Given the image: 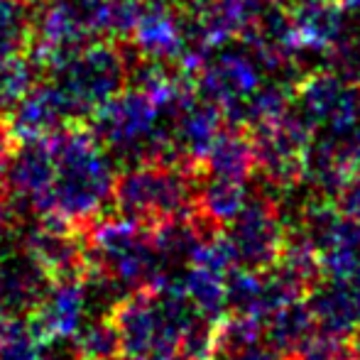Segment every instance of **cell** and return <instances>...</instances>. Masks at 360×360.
<instances>
[{
  "label": "cell",
  "mask_w": 360,
  "mask_h": 360,
  "mask_svg": "<svg viewBox=\"0 0 360 360\" xmlns=\"http://www.w3.org/2000/svg\"><path fill=\"white\" fill-rule=\"evenodd\" d=\"M52 285L49 272L25 248L0 252V304L13 319L30 316Z\"/></svg>",
  "instance_id": "5bb4252c"
},
{
  "label": "cell",
  "mask_w": 360,
  "mask_h": 360,
  "mask_svg": "<svg viewBox=\"0 0 360 360\" xmlns=\"http://www.w3.org/2000/svg\"><path fill=\"white\" fill-rule=\"evenodd\" d=\"M39 67L32 59H0V115L10 113L25 94L37 84Z\"/></svg>",
  "instance_id": "d4e9b609"
},
{
  "label": "cell",
  "mask_w": 360,
  "mask_h": 360,
  "mask_svg": "<svg viewBox=\"0 0 360 360\" xmlns=\"http://www.w3.org/2000/svg\"><path fill=\"white\" fill-rule=\"evenodd\" d=\"M226 277L221 272L206 270V267L191 265L184 272V277L179 282L184 297L189 299V304L206 319H214L221 321L223 311L228 307V287H226Z\"/></svg>",
  "instance_id": "44dd1931"
},
{
  "label": "cell",
  "mask_w": 360,
  "mask_h": 360,
  "mask_svg": "<svg viewBox=\"0 0 360 360\" xmlns=\"http://www.w3.org/2000/svg\"><path fill=\"white\" fill-rule=\"evenodd\" d=\"M15 143H18V138H15L13 128H10V123L5 120V115H0V179H3L10 157H13Z\"/></svg>",
  "instance_id": "f1b7e54d"
},
{
  "label": "cell",
  "mask_w": 360,
  "mask_h": 360,
  "mask_svg": "<svg viewBox=\"0 0 360 360\" xmlns=\"http://www.w3.org/2000/svg\"><path fill=\"white\" fill-rule=\"evenodd\" d=\"M130 42L143 57L179 64L184 49L179 8L169 0H143L138 22L130 32Z\"/></svg>",
  "instance_id": "9a60e30c"
},
{
  "label": "cell",
  "mask_w": 360,
  "mask_h": 360,
  "mask_svg": "<svg viewBox=\"0 0 360 360\" xmlns=\"http://www.w3.org/2000/svg\"><path fill=\"white\" fill-rule=\"evenodd\" d=\"M292 25L297 34V49L302 67L307 59L316 57L326 62V54L346 34L351 15L338 0H307L292 3Z\"/></svg>",
  "instance_id": "4fadbf2b"
},
{
  "label": "cell",
  "mask_w": 360,
  "mask_h": 360,
  "mask_svg": "<svg viewBox=\"0 0 360 360\" xmlns=\"http://www.w3.org/2000/svg\"><path fill=\"white\" fill-rule=\"evenodd\" d=\"M294 360H351L346 336L314 326L302 343L292 351Z\"/></svg>",
  "instance_id": "484cf974"
},
{
  "label": "cell",
  "mask_w": 360,
  "mask_h": 360,
  "mask_svg": "<svg viewBox=\"0 0 360 360\" xmlns=\"http://www.w3.org/2000/svg\"><path fill=\"white\" fill-rule=\"evenodd\" d=\"M54 174L42 216L86 228L113 201L115 162L94 138L89 125L67 123L49 135Z\"/></svg>",
  "instance_id": "6da1fadb"
},
{
  "label": "cell",
  "mask_w": 360,
  "mask_h": 360,
  "mask_svg": "<svg viewBox=\"0 0 360 360\" xmlns=\"http://www.w3.org/2000/svg\"><path fill=\"white\" fill-rule=\"evenodd\" d=\"M314 326L316 323H314V316L309 311V304L297 299V302H289L277 309L275 314H270V323L265 326V331L272 346L292 356V351L307 338V333Z\"/></svg>",
  "instance_id": "603a6c76"
},
{
  "label": "cell",
  "mask_w": 360,
  "mask_h": 360,
  "mask_svg": "<svg viewBox=\"0 0 360 360\" xmlns=\"http://www.w3.org/2000/svg\"><path fill=\"white\" fill-rule=\"evenodd\" d=\"M169 108L152 101L140 89L125 86L118 96L101 105L86 125L115 165L176 162L167 130Z\"/></svg>",
  "instance_id": "3957f363"
},
{
  "label": "cell",
  "mask_w": 360,
  "mask_h": 360,
  "mask_svg": "<svg viewBox=\"0 0 360 360\" xmlns=\"http://www.w3.org/2000/svg\"><path fill=\"white\" fill-rule=\"evenodd\" d=\"M69 353L74 360H123L120 336L108 314L81 323V328L72 336Z\"/></svg>",
  "instance_id": "7402d4cb"
},
{
  "label": "cell",
  "mask_w": 360,
  "mask_h": 360,
  "mask_svg": "<svg viewBox=\"0 0 360 360\" xmlns=\"http://www.w3.org/2000/svg\"><path fill=\"white\" fill-rule=\"evenodd\" d=\"M226 238L236 262L250 270H270L285 250L287 231L275 204L265 196H250L236 218L228 221Z\"/></svg>",
  "instance_id": "30bf717a"
},
{
  "label": "cell",
  "mask_w": 360,
  "mask_h": 360,
  "mask_svg": "<svg viewBox=\"0 0 360 360\" xmlns=\"http://www.w3.org/2000/svg\"><path fill=\"white\" fill-rule=\"evenodd\" d=\"M351 360H360V326L353 331V338H351Z\"/></svg>",
  "instance_id": "1f68e13d"
},
{
  "label": "cell",
  "mask_w": 360,
  "mask_h": 360,
  "mask_svg": "<svg viewBox=\"0 0 360 360\" xmlns=\"http://www.w3.org/2000/svg\"><path fill=\"white\" fill-rule=\"evenodd\" d=\"M34 0H0V59L25 57L34 42Z\"/></svg>",
  "instance_id": "d6986e66"
},
{
  "label": "cell",
  "mask_w": 360,
  "mask_h": 360,
  "mask_svg": "<svg viewBox=\"0 0 360 360\" xmlns=\"http://www.w3.org/2000/svg\"><path fill=\"white\" fill-rule=\"evenodd\" d=\"M218 358H223V360H285L280 348L265 346V343H260V341L250 343V346L236 348V351H226Z\"/></svg>",
  "instance_id": "83f0119b"
},
{
  "label": "cell",
  "mask_w": 360,
  "mask_h": 360,
  "mask_svg": "<svg viewBox=\"0 0 360 360\" xmlns=\"http://www.w3.org/2000/svg\"><path fill=\"white\" fill-rule=\"evenodd\" d=\"M206 174L231 176V179H248L252 172V143L245 128H223L209 147L204 162Z\"/></svg>",
  "instance_id": "ac0fdd59"
},
{
  "label": "cell",
  "mask_w": 360,
  "mask_h": 360,
  "mask_svg": "<svg viewBox=\"0 0 360 360\" xmlns=\"http://www.w3.org/2000/svg\"><path fill=\"white\" fill-rule=\"evenodd\" d=\"M120 336L125 360H179V346L189 323L199 316L179 282L167 277L162 285L125 294L108 309Z\"/></svg>",
  "instance_id": "7a4b0ae2"
},
{
  "label": "cell",
  "mask_w": 360,
  "mask_h": 360,
  "mask_svg": "<svg viewBox=\"0 0 360 360\" xmlns=\"http://www.w3.org/2000/svg\"><path fill=\"white\" fill-rule=\"evenodd\" d=\"M169 3H174L179 10H191V8H196V5L204 3V0H169Z\"/></svg>",
  "instance_id": "836d02e7"
},
{
  "label": "cell",
  "mask_w": 360,
  "mask_h": 360,
  "mask_svg": "<svg viewBox=\"0 0 360 360\" xmlns=\"http://www.w3.org/2000/svg\"><path fill=\"white\" fill-rule=\"evenodd\" d=\"M243 3H245L250 10H255V13H262V10H265V8H270V5H275L277 0H243Z\"/></svg>",
  "instance_id": "4dcf8cb0"
},
{
  "label": "cell",
  "mask_w": 360,
  "mask_h": 360,
  "mask_svg": "<svg viewBox=\"0 0 360 360\" xmlns=\"http://www.w3.org/2000/svg\"><path fill=\"white\" fill-rule=\"evenodd\" d=\"M309 311L319 328L346 336L360 326V294L348 280H331L328 287H316Z\"/></svg>",
  "instance_id": "e0dca14e"
},
{
  "label": "cell",
  "mask_w": 360,
  "mask_h": 360,
  "mask_svg": "<svg viewBox=\"0 0 360 360\" xmlns=\"http://www.w3.org/2000/svg\"><path fill=\"white\" fill-rule=\"evenodd\" d=\"M91 270L108 277L120 292H138L167 280V265L152 240V228L130 218H96L86 226Z\"/></svg>",
  "instance_id": "8992f818"
},
{
  "label": "cell",
  "mask_w": 360,
  "mask_h": 360,
  "mask_svg": "<svg viewBox=\"0 0 360 360\" xmlns=\"http://www.w3.org/2000/svg\"><path fill=\"white\" fill-rule=\"evenodd\" d=\"M294 110L321 133L360 128V84L341 79L331 69H314L294 86Z\"/></svg>",
  "instance_id": "ba28073f"
},
{
  "label": "cell",
  "mask_w": 360,
  "mask_h": 360,
  "mask_svg": "<svg viewBox=\"0 0 360 360\" xmlns=\"http://www.w3.org/2000/svg\"><path fill=\"white\" fill-rule=\"evenodd\" d=\"M54 174L52 145L47 138H25L15 143L13 157L3 174V189L8 191L10 204L18 214L42 216L47 204L49 186Z\"/></svg>",
  "instance_id": "8fae6325"
},
{
  "label": "cell",
  "mask_w": 360,
  "mask_h": 360,
  "mask_svg": "<svg viewBox=\"0 0 360 360\" xmlns=\"http://www.w3.org/2000/svg\"><path fill=\"white\" fill-rule=\"evenodd\" d=\"M8 123L13 128L15 138L25 140V138H47V135L57 133L59 128L67 125V118H64L62 108H59L47 81H42V84H34L20 98V103L10 110Z\"/></svg>",
  "instance_id": "2e32d148"
},
{
  "label": "cell",
  "mask_w": 360,
  "mask_h": 360,
  "mask_svg": "<svg viewBox=\"0 0 360 360\" xmlns=\"http://www.w3.org/2000/svg\"><path fill=\"white\" fill-rule=\"evenodd\" d=\"M15 209L13 204H10V196L8 191L0 186V248H3V243L8 240L10 231L15 228Z\"/></svg>",
  "instance_id": "f546056e"
},
{
  "label": "cell",
  "mask_w": 360,
  "mask_h": 360,
  "mask_svg": "<svg viewBox=\"0 0 360 360\" xmlns=\"http://www.w3.org/2000/svg\"><path fill=\"white\" fill-rule=\"evenodd\" d=\"M248 186L245 179H231V176H216L206 174V179L201 176L199 184V199L196 206L201 209V214L214 226H223L231 218H236L238 211L245 206Z\"/></svg>",
  "instance_id": "ffe728a7"
},
{
  "label": "cell",
  "mask_w": 360,
  "mask_h": 360,
  "mask_svg": "<svg viewBox=\"0 0 360 360\" xmlns=\"http://www.w3.org/2000/svg\"><path fill=\"white\" fill-rule=\"evenodd\" d=\"M358 169H360V152H358Z\"/></svg>",
  "instance_id": "d590c367"
},
{
  "label": "cell",
  "mask_w": 360,
  "mask_h": 360,
  "mask_svg": "<svg viewBox=\"0 0 360 360\" xmlns=\"http://www.w3.org/2000/svg\"><path fill=\"white\" fill-rule=\"evenodd\" d=\"M89 304L91 297L89 287H86V275L72 277V280H57L47 292V297L42 299V304L27 319L34 333L47 346H54L79 331L89 314Z\"/></svg>",
  "instance_id": "7c38bea8"
},
{
  "label": "cell",
  "mask_w": 360,
  "mask_h": 360,
  "mask_svg": "<svg viewBox=\"0 0 360 360\" xmlns=\"http://www.w3.org/2000/svg\"><path fill=\"white\" fill-rule=\"evenodd\" d=\"M0 360H54L49 346L34 333L27 316L10 319L0 331Z\"/></svg>",
  "instance_id": "cb8c5ba5"
},
{
  "label": "cell",
  "mask_w": 360,
  "mask_h": 360,
  "mask_svg": "<svg viewBox=\"0 0 360 360\" xmlns=\"http://www.w3.org/2000/svg\"><path fill=\"white\" fill-rule=\"evenodd\" d=\"M289 3H307V0H289Z\"/></svg>",
  "instance_id": "e575fe53"
},
{
  "label": "cell",
  "mask_w": 360,
  "mask_h": 360,
  "mask_svg": "<svg viewBox=\"0 0 360 360\" xmlns=\"http://www.w3.org/2000/svg\"><path fill=\"white\" fill-rule=\"evenodd\" d=\"M336 199H338V211L346 218H351L356 226H360V174H353L343 184V189L336 194Z\"/></svg>",
  "instance_id": "4316f807"
},
{
  "label": "cell",
  "mask_w": 360,
  "mask_h": 360,
  "mask_svg": "<svg viewBox=\"0 0 360 360\" xmlns=\"http://www.w3.org/2000/svg\"><path fill=\"white\" fill-rule=\"evenodd\" d=\"M353 18H356V15H353ZM356 20H360V18H356Z\"/></svg>",
  "instance_id": "8d00e7d4"
},
{
  "label": "cell",
  "mask_w": 360,
  "mask_h": 360,
  "mask_svg": "<svg viewBox=\"0 0 360 360\" xmlns=\"http://www.w3.org/2000/svg\"><path fill=\"white\" fill-rule=\"evenodd\" d=\"M252 143V172L275 189H292L304 176L307 150L314 138L309 123L289 105L285 113L245 128Z\"/></svg>",
  "instance_id": "52a82bcc"
},
{
  "label": "cell",
  "mask_w": 360,
  "mask_h": 360,
  "mask_svg": "<svg viewBox=\"0 0 360 360\" xmlns=\"http://www.w3.org/2000/svg\"><path fill=\"white\" fill-rule=\"evenodd\" d=\"M343 8L348 10V15H356V18H360V0H341Z\"/></svg>",
  "instance_id": "d6a6232c"
},
{
  "label": "cell",
  "mask_w": 360,
  "mask_h": 360,
  "mask_svg": "<svg viewBox=\"0 0 360 360\" xmlns=\"http://www.w3.org/2000/svg\"><path fill=\"white\" fill-rule=\"evenodd\" d=\"M201 167L186 162H140L115 176L113 204L118 216L152 228L196 209Z\"/></svg>",
  "instance_id": "5b68a950"
},
{
  "label": "cell",
  "mask_w": 360,
  "mask_h": 360,
  "mask_svg": "<svg viewBox=\"0 0 360 360\" xmlns=\"http://www.w3.org/2000/svg\"><path fill=\"white\" fill-rule=\"evenodd\" d=\"M194 74V91L218 105L228 120L240 110V105L267 79V72L248 44H243V47H226L223 44L201 62V67Z\"/></svg>",
  "instance_id": "9c48e42d"
},
{
  "label": "cell",
  "mask_w": 360,
  "mask_h": 360,
  "mask_svg": "<svg viewBox=\"0 0 360 360\" xmlns=\"http://www.w3.org/2000/svg\"><path fill=\"white\" fill-rule=\"evenodd\" d=\"M133 54L118 39H91L62 64L47 72L67 123H86L103 103L128 86V69Z\"/></svg>",
  "instance_id": "277c9868"
}]
</instances>
